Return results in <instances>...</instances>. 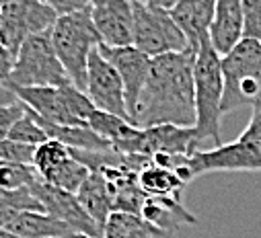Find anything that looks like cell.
<instances>
[{"instance_id": "1", "label": "cell", "mask_w": 261, "mask_h": 238, "mask_svg": "<svg viewBox=\"0 0 261 238\" xmlns=\"http://www.w3.org/2000/svg\"><path fill=\"white\" fill-rule=\"evenodd\" d=\"M195 55L198 51L189 47L152 57L132 119L136 128H195Z\"/></svg>"}, {"instance_id": "2", "label": "cell", "mask_w": 261, "mask_h": 238, "mask_svg": "<svg viewBox=\"0 0 261 238\" xmlns=\"http://www.w3.org/2000/svg\"><path fill=\"white\" fill-rule=\"evenodd\" d=\"M195 132L204 142L206 138L216 146L220 142V119H222V99H224V74H222V57L214 49L210 37L202 41L195 55Z\"/></svg>"}, {"instance_id": "3", "label": "cell", "mask_w": 261, "mask_h": 238, "mask_svg": "<svg viewBox=\"0 0 261 238\" xmlns=\"http://www.w3.org/2000/svg\"><path fill=\"white\" fill-rule=\"evenodd\" d=\"M51 43L72 86L85 93L89 57L101 45V37L91 19V9L58 17L51 27Z\"/></svg>"}, {"instance_id": "4", "label": "cell", "mask_w": 261, "mask_h": 238, "mask_svg": "<svg viewBox=\"0 0 261 238\" xmlns=\"http://www.w3.org/2000/svg\"><path fill=\"white\" fill-rule=\"evenodd\" d=\"M222 113H230L239 107H255L261 101V41L243 37L222 55Z\"/></svg>"}, {"instance_id": "5", "label": "cell", "mask_w": 261, "mask_h": 238, "mask_svg": "<svg viewBox=\"0 0 261 238\" xmlns=\"http://www.w3.org/2000/svg\"><path fill=\"white\" fill-rule=\"evenodd\" d=\"M37 117L54 126H87L95 105L87 93L72 84L66 86H31L7 88Z\"/></svg>"}, {"instance_id": "6", "label": "cell", "mask_w": 261, "mask_h": 238, "mask_svg": "<svg viewBox=\"0 0 261 238\" xmlns=\"http://www.w3.org/2000/svg\"><path fill=\"white\" fill-rule=\"evenodd\" d=\"M72 84L51 43V31L29 37L15 57L5 88L66 86Z\"/></svg>"}, {"instance_id": "7", "label": "cell", "mask_w": 261, "mask_h": 238, "mask_svg": "<svg viewBox=\"0 0 261 238\" xmlns=\"http://www.w3.org/2000/svg\"><path fill=\"white\" fill-rule=\"evenodd\" d=\"M134 47L150 57L185 51L189 39L179 29L171 11L154 7L150 3H134Z\"/></svg>"}, {"instance_id": "8", "label": "cell", "mask_w": 261, "mask_h": 238, "mask_svg": "<svg viewBox=\"0 0 261 238\" xmlns=\"http://www.w3.org/2000/svg\"><path fill=\"white\" fill-rule=\"evenodd\" d=\"M58 17L43 0H11L0 13V45L17 57L23 43L33 35L51 31Z\"/></svg>"}, {"instance_id": "9", "label": "cell", "mask_w": 261, "mask_h": 238, "mask_svg": "<svg viewBox=\"0 0 261 238\" xmlns=\"http://www.w3.org/2000/svg\"><path fill=\"white\" fill-rule=\"evenodd\" d=\"M187 166L195 176L206 172H255L261 170V140L239 138L210 150L187 156Z\"/></svg>"}, {"instance_id": "10", "label": "cell", "mask_w": 261, "mask_h": 238, "mask_svg": "<svg viewBox=\"0 0 261 238\" xmlns=\"http://www.w3.org/2000/svg\"><path fill=\"white\" fill-rule=\"evenodd\" d=\"M85 93L91 99V103L95 105V109L117 115V117L132 124V117H129V111H127L123 82H121L117 70L113 68V64L103 57L99 47L89 57Z\"/></svg>"}, {"instance_id": "11", "label": "cell", "mask_w": 261, "mask_h": 238, "mask_svg": "<svg viewBox=\"0 0 261 238\" xmlns=\"http://www.w3.org/2000/svg\"><path fill=\"white\" fill-rule=\"evenodd\" d=\"M31 189L37 195V199L43 203L45 214L66 222L76 234H83L89 238H103V228L87 214V210L83 207V203L74 193H68L45 183L41 176L37 178V183H33Z\"/></svg>"}, {"instance_id": "12", "label": "cell", "mask_w": 261, "mask_h": 238, "mask_svg": "<svg viewBox=\"0 0 261 238\" xmlns=\"http://www.w3.org/2000/svg\"><path fill=\"white\" fill-rule=\"evenodd\" d=\"M91 19L107 47L134 45V3L132 0H91Z\"/></svg>"}, {"instance_id": "13", "label": "cell", "mask_w": 261, "mask_h": 238, "mask_svg": "<svg viewBox=\"0 0 261 238\" xmlns=\"http://www.w3.org/2000/svg\"><path fill=\"white\" fill-rule=\"evenodd\" d=\"M202 140L198 138L195 128H179V126H156L148 130H140L127 154L142 156H191L200 150Z\"/></svg>"}, {"instance_id": "14", "label": "cell", "mask_w": 261, "mask_h": 238, "mask_svg": "<svg viewBox=\"0 0 261 238\" xmlns=\"http://www.w3.org/2000/svg\"><path fill=\"white\" fill-rule=\"evenodd\" d=\"M99 51L103 53L105 60L113 64V68L117 70L123 88H125V101H127V111L129 117L134 119V111L140 99V93L146 84L148 72H150V64L152 57L146 55L144 51H140L134 45H125V47H107V45H99ZM134 124V122H132Z\"/></svg>"}, {"instance_id": "15", "label": "cell", "mask_w": 261, "mask_h": 238, "mask_svg": "<svg viewBox=\"0 0 261 238\" xmlns=\"http://www.w3.org/2000/svg\"><path fill=\"white\" fill-rule=\"evenodd\" d=\"M171 17L189 39L191 49L198 51L202 41L210 37L216 17V0H181L175 9H171Z\"/></svg>"}, {"instance_id": "16", "label": "cell", "mask_w": 261, "mask_h": 238, "mask_svg": "<svg viewBox=\"0 0 261 238\" xmlns=\"http://www.w3.org/2000/svg\"><path fill=\"white\" fill-rule=\"evenodd\" d=\"M243 0H216V17L210 29V41L220 57L226 55L243 39Z\"/></svg>"}, {"instance_id": "17", "label": "cell", "mask_w": 261, "mask_h": 238, "mask_svg": "<svg viewBox=\"0 0 261 238\" xmlns=\"http://www.w3.org/2000/svg\"><path fill=\"white\" fill-rule=\"evenodd\" d=\"M7 230L25 238H72L76 232L45 212H19L7 226Z\"/></svg>"}, {"instance_id": "18", "label": "cell", "mask_w": 261, "mask_h": 238, "mask_svg": "<svg viewBox=\"0 0 261 238\" xmlns=\"http://www.w3.org/2000/svg\"><path fill=\"white\" fill-rule=\"evenodd\" d=\"M87 126L97 136H101L105 142H109L113 150H117L121 154H127L129 152V146L134 144V140L140 134V128H136L134 124L125 122V119H121L117 115L99 111V109L93 111V115L89 117Z\"/></svg>"}, {"instance_id": "19", "label": "cell", "mask_w": 261, "mask_h": 238, "mask_svg": "<svg viewBox=\"0 0 261 238\" xmlns=\"http://www.w3.org/2000/svg\"><path fill=\"white\" fill-rule=\"evenodd\" d=\"M140 216L171 234H175L185 224L198 222L193 214H189L183 207L181 197H146Z\"/></svg>"}, {"instance_id": "20", "label": "cell", "mask_w": 261, "mask_h": 238, "mask_svg": "<svg viewBox=\"0 0 261 238\" xmlns=\"http://www.w3.org/2000/svg\"><path fill=\"white\" fill-rule=\"evenodd\" d=\"M103 238H173V234L161 230L140 214L113 212L103 228Z\"/></svg>"}, {"instance_id": "21", "label": "cell", "mask_w": 261, "mask_h": 238, "mask_svg": "<svg viewBox=\"0 0 261 238\" xmlns=\"http://www.w3.org/2000/svg\"><path fill=\"white\" fill-rule=\"evenodd\" d=\"M76 197L87 210V214L101 228H105L109 216L113 214V199H111V191H109L105 176L101 172H91L89 178L83 183V187L79 189Z\"/></svg>"}, {"instance_id": "22", "label": "cell", "mask_w": 261, "mask_h": 238, "mask_svg": "<svg viewBox=\"0 0 261 238\" xmlns=\"http://www.w3.org/2000/svg\"><path fill=\"white\" fill-rule=\"evenodd\" d=\"M37 122L51 140H58L72 150H89V152L111 150V144L105 142L101 136H97L89 126H54L43 122L41 117H37Z\"/></svg>"}, {"instance_id": "23", "label": "cell", "mask_w": 261, "mask_h": 238, "mask_svg": "<svg viewBox=\"0 0 261 238\" xmlns=\"http://www.w3.org/2000/svg\"><path fill=\"white\" fill-rule=\"evenodd\" d=\"M138 183L148 197H181V191L187 185L177 170L161 166L154 160L138 172Z\"/></svg>"}, {"instance_id": "24", "label": "cell", "mask_w": 261, "mask_h": 238, "mask_svg": "<svg viewBox=\"0 0 261 238\" xmlns=\"http://www.w3.org/2000/svg\"><path fill=\"white\" fill-rule=\"evenodd\" d=\"M89 174H91V170L72 156V158H68L64 164H60L54 170H49L47 174H43L41 178H43L45 183L58 187V189H64V191L76 195L79 189L83 187V183L89 178Z\"/></svg>"}, {"instance_id": "25", "label": "cell", "mask_w": 261, "mask_h": 238, "mask_svg": "<svg viewBox=\"0 0 261 238\" xmlns=\"http://www.w3.org/2000/svg\"><path fill=\"white\" fill-rule=\"evenodd\" d=\"M68 158H72V152L68 146H64L58 140H47L43 144H39L35 148V158H33V166L39 172V176L47 174L49 170H54L56 166L64 164Z\"/></svg>"}, {"instance_id": "26", "label": "cell", "mask_w": 261, "mask_h": 238, "mask_svg": "<svg viewBox=\"0 0 261 238\" xmlns=\"http://www.w3.org/2000/svg\"><path fill=\"white\" fill-rule=\"evenodd\" d=\"M39 172L33 164H17V162H0V189H23L33 187L37 183Z\"/></svg>"}, {"instance_id": "27", "label": "cell", "mask_w": 261, "mask_h": 238, "mask_svg": "<svg viewBox=\"0 0 261 238\" xmlns=\"http://www.w3.org/2000/svg\"><path fill=\"white\" fill-rule=\"evenodd\" d=\"M9 140H15V142H21V144H27V146H35V148H37L39 144L47 142L49 136H47L45 130L39 126L35 113L27 107V109H25V115L11 128Z\"/></svg>"}, {"instance_id": "28", "label": "cell", "mask_w": 261, "mask_h": 238, "mask_svg": "<svg viewBox=\"0 0 261 238\" xmlns=\"http://www.w3.org/2000/svg\"><path fill=\"white\" fill-rule=\"evenodd\" d=\"M35 146H27L15 140L0 142V162H17V164H33Z\"/></svg>"}, {"instance_id": "29", "label": "cell", "mask_w": 261, "mask_h": 238, "mask_svg": "<svg viewBox=\"0 0 261 238\" xmlns=\"http://www.w3.org/2000/svg\"><path fill=\"white\" fill-rule=\"evenodd\" d=\"M245 31L243 37L261 41V0H243Z\"/></svg>"}, {"instance_id": "30", "label": "cell", "mask_w": 261, "mask_h": 238, "mask_svg": "<svg viewBox=\"0 0 261 238\" xmlns=\"http://www.w3.org/2000/svg\"><path fill=\"white\" fill-rule=\"evenodd\" d=\"M43 3H47L60 17L79 13V11H85L91 7V0H43Z\"/></svg>"}, {"instance_id": "31", "label": "cell", "mask_w": 261, "mask_h": 238, "mask_svg": "<svg viewBox=\"0 0 261 238\" xmlns=\"http://www.w3.org/2000/svg\"><path fill=\"white\" fill-rule=\"evenodd\" d=\"M241 138H247V140H261V101L253 107L249 126L245 128V132L241 134Z\"/></svg>"}, {"instance_id": "32", "label": "cell", "mask_w": 261, "mask_h": 238, "mask_svg": "<svg viewBox=\"0 0 261 238\" xmlns=\"http://www.w3.org/2000/svg\"><path fill=\"white\" fill-rule=\"evenodd\" d=\"M13 66H15V57L13 53L5 47V45H0V91H7L5 84L13 72Z\"/></svg>"}, {"instance_id": "33", "label": "cell", "mask_w": 261, "mask_h": 238, "mask_svg": "<svg viewBox=\"0 0 261 238\" xmlns=\"http://www.w3.org/2000/svg\"><path fill=\"white\" fill-rule=\"evenodd\" d=\"M150 5H154V7H161V9H165V11H171V9H175L181 0H148Z\"/></svg>"}, {"instance_id": "34", "label": "cell", "mask_w": 261, "mask_h": 238, "mask_svg": "<svg viewBox=\"0 0 261 238\" xmlns=\"http://www.w3.org/2000/svg\"><path fill=\"white\" fill-rule=\"evenodd\" d=\"M9 3H11V0H0V13H3V9H5Z\"/></svg>"}, {"instance_id": "35", "label": "cell", "mask_w": 261, "mask_h": 238, "mask_svg": "<svg viewBox=\"0 0 261 238\" xmlns=\"http://www.w3.org/2000/svg\"><path fill=\"white\" fill-rule=\"evenodd\" d=\"M132 3H148V0H132Z\"/></svg>"}, {"instance_id": "36", "label": "cell", "mask_w": 261, "mask_h": 238, "mask_svg": "<svg viewBox=\"0 0 261 238\" xmlns=\"http://www.w3.org/2000/svg\"><path fill=\"white\" fill-rule=\"evenodd\" d=\"M81 238H89V236H81Z\"/></svg>"}]
</instances>
